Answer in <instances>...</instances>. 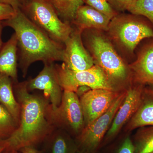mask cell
<instances>
[{
	"instance_id": "6da1fadb",
	"label": "cell",
	"mask_w": 153,
	"mask_h": 153,
	"mask_svg": "<svg viewBox=\"0 0 153 153\" xmlns=\"http://www.w3.org/2000/svg\"><path fill=\"white\" fill-rule=\"evenodd\" d=\"M13 91L21 108L19 126L10 137L0 140L6 152L19 151L44 142L54 130L49 117L50 103L44 95L30 94L26 81L13 83Z\"/></svg>"
},
{
	"instance_id": "7a4b0ae2",
	"label": "cell",
	"mask_w": 153,
	"mask_h": 153,
	"mask_svg": "<svg viewBox=\"0 0 153 153\" xmlns=\"http://www.w3.org/2000/svg\"><path fill=\"white\" fill-rule=\"evenodd\" d=\"M4 27L15 31L17 39L18 66L23 77L30 66L37 61L45 64L63 61L64 45L51 39L26 16L21 9L11 19L2 22Z\"/></svg>"
},
{
	"instance_id": "3957f363",
	"label": "cell",
	"mask_w": 153,
	"mask_h": 153,
	"mask_svg": "<svg viewBox=\"0 0 153 153\" xmlns=\"http://www.w3.org/2000/svg\"><path fill=\"white\" fill-rule=\"evenodd\" d=\"M81 36L94 65L101 68L113 89L120 91L126 89L132 84L129 64L118 53L105 32L86 29Z\"/></svg>"
},
{
	"instance_id": "277c9868",
	"label": "cell",
	"mask_w": 153,
	"mask_h": 153,
	"mask_svg": "<svg viewBox=\"0 0 153 153\" xmlns=\"http://www.w3.org/2000/svg\"><path fill=\"white\" fill-rule=\"evenodd\" d=\"M105 33L119 54L129 64L135 59L138 44L146 38H153V26L145 17L122 13L111 20Z\"/></svg>"
},
{
	"instance_id": "5b68a950",
	"label": "cell",
	"mask_w": 153,
	"mask_h": 153,
	"mask_svg": "<svg viewBox=\"0 0 153 153\" xmlns=\"http://www.w3.org/2000/svg\"><path fill=\"white\" fill-rule=\"evenodd\" d=\"M20 9L31 22L57 43L64 45L73 31V26L62 21L45 0H27Z\"/></svg>"
},
{
	"instance_id": "8992f818",
	"label": "cell",
	"mask_w": 153,
	"mask_h": 153,
	"mask_svg": "<svg viewBox=\"0 0 153 153\" xmlns=\"http://www.w3.org/2000/svg\"><path fill=\"white\" fill-rule=\"evenodd\" d=\"M49 113V119L55 128L65 130L75 138L85 128L79 97L75 92L63 91L60 105L53 108L50 104Z\"/></svg>"
},
{
	"instance_id": "52a82bcc",
	"label": "cell",
	"mask_w": 153,
	"mask_h": 153,
	"mask_svg": "<svg viewBox=\"0 0 153 153\" xmlns=\"http://www.w3.org/2000/svg\"><path fill=\"white\" fill-rule=\"evenodd\" d=\"M55 65L59 82L63 91L76 93L78 88L82 86H87L91 89L102 88L114 90L104 72L96 65L80 71H71L63 64Z\"/></svg>"
},
{
	"instance_id": "ba28073f",
	"label": "cell",
	"mask_w": 153,
	"mask_h": 153,
	"mask_svg": "<svg viewBox=\"0 0 153 153\" xmlns=\"http://www.w3.org/2000/svg\"><path fill=\"white\" fill-rule=\"evenodd\" d=\"M126 89L121 92L106 112L85 126L75 138L79 149L88 153H93L97 149L109 130L116 113L125 97Z\"/></svg>"
},
{
	"instance_id": "9c48e42d",
	"label": "cell",
	"mask_w": 153,
	"mask_h": 153,
	"mask_svg": "<svg viewBox=\"0 0 153 153\" xmlns=\"http://www.w3.org/2000/svg\"><path fill=\"white\" fill-rule=\"evenodd\" d=\"M123 91L91 89L79 97L85 127L106 112Z\"/></svg>"
},
{
	"instance_id": "30bf717a",
	"label": "cell",
	"mask_w": 153,
	"mask_h": 153,
	"mask_svg": "<svg viewBox=\"0 0 153 153\" xmlns=\"http://www.w3.org/2000/svg\"><path fill=\"white\" fill-rule=\"evenodd\" d=\"M73 27L72 33L64 43L62 64L71 71H80L89 69L94 64L82 42V31Z\"/></svg>"
},
{
	"instance_id": "8fae6325",
	"label": "cell",
	"mask_w": 153,
	"mask_h": 153,
	"mask_svg": "<svg viewBox=\"0 0 153 153\" xmlns=\"http://www.w3.org/2000/svg\"><path fill=\"white\" fill-rule=\"evenodd\" d=\"M135 54V59L129 64L132 83L153 86V38L143 40Z\"/></svg>"
},
{
	"instance_id": "7c38bea8",
	"label": "cell",
	"mask_w": 153,
	"mask_h": 153,
	"mask_svg": "<svg viewBox=\"0 0 153 153\" xmlns=\"http://www.w3.org/2000/svg\"><path fill=\"white\" fill-rule=\"evenodd\" d=\"M29 91H43L44 97L50 102L52 108L59 106L62 101L63 90L59 82L55 64H45L35 78L26 81Z\"/></svg>"
},
{
	"instance_id": "4fadbf2b",
	"label": "cell",
	"mask_w": 153,
	"mask_h": 153,
	"mask_svg": "<svg viewBox=\"0 0 153 153\" xmlns=\"http://www.w3.org/2000/svg\"><path fill=\"white\" fill-rule=\"evenodd\" d=\"M146 85L133 84L126 89V94L117 111L105 140L108 141L116 136L127 123L139 106L144 88Z\"/></svg>"
},
{
	"instance_id": "5bb4252c",
	"label": "cell",
	"mask_w": 153,
	"mask_h": 153,
	"mask_svg": "<svg viewBox=\"0 0 153 153\" xmlns=\"http://www.w3.org/2000/svg\"><path fill=\"white\" fill-rule=\"evenodd\" d=\"M147 126H153V86L149 85L145 86L139 106L125 129L130 131Z\"/></svg>"
},
{
	"instance_id": "9a60e30c",
	"label": "cell",
	"mask_w": 153,
	"mask_h": 153,
	"mask_svg": "<svg viewBox=\"0 0 153 153\" xmlns=\"http://www.w3.org/2000/svg\"><path fill=\"white\" fill-rule=\"evenodd\" d=\"M111 20L90 6L83 4L77 9L71 25L82 31L94 29L106 32Z\"/></svg>"
},
{
	"instance_id": "2e32d148",
	"label": "cell",
	"mask_w": 153,
	"mask_h": 153,
	"mask_svg": "<svg viewBox=\"0 0 153 153\" xmlns=\"http://www.w3.org/2000/svg\"><path fill=\"white\" fill-rule=\"evenodd\" d=\"M18 56L17 39L14 33L0 50V74L10 76L13 83L19 82L18 77Z\"/></svg>"
},
{
	"instance_id": "e0dca14e",
	"label": "cell",
	"mask_w": 153,
	"mask_h": 153,
	"mask_svg": "<svg viewBox=\"0 0 153 153\" xmlns=\"http://www.w3.org/2000/svg\"><path fill=\"white\" fill-rule=\"evenodd\" d=\"M73 137L65 130L55 128L44 140V152L76 153L79 150V147L76 140Z\"/></svg>"
},
{
	"instance_id": "ac0fdd59",
	"label": "cell",
	"mask_w": 153,
	"mask_h": 153,
	"mask_svg": "<svg viewBox=\"0 0 153 153\" xmlns=\"http://www.w3.org/2000/svg\"><path fill=\"white\" fill-rule=\"evenodd\" d=\"M13 85V82L10 76L0 74V104L8 111L19 125L21 108L14 94Z\"/></svg>"
},
{
	"instance_id": "d6986e66",
	"label": "cell",
	"mask_w": 153,
	"mask_h": 153,
	"mask_svg": "<svg viewBox=\"0 0 153 153\" xmlns=\"http://www.w3.org/2000/svg\"><path fill=\"white\" fill-rule=\"evenodd\" d=\"M45 1L52 6L62 21L71 25L77 9L79 7L84 4V0Z\"/></svg>"
},
{
	"instance_id": "ffe728a7",
	"label": "cell",
	"mask_w": 153,
	"mask_h": 153,
	"mask_svg": "<svg viewBox=\"0 0 153 153\" xmlns=\"http://www.w3.org/2000/svg\"><path fill=\"white\" fill-rule=\"evenodd\" d=\"M133 143L134 153H153V126L138 128Z\"/></svg>"
},
{
	"instance_id": "44dd1931",
	"label": "cell",
	"mask_w": 153,
	"mask_h": 153,
	"mask_svg": "<svg viewBox=\"0 0 153 153\" xmlns=\"http://www.w3.org/2000/svg\"><path fill=\"white\" fill-rule=\"evenodd\" d=\"M19 125L7 110L0 104V140L11 135Z\"/></svg>"
},
{
	"instance_id": "7402d4cb",
	"label": "cell",
	"mask_w": 153,
	"mask_h": 153,
	"mask_svg": "<svg viewBox=\"0 0 153 153\" xmlns=\"http://www.w3.org/2000/svg\"><path fill=\"white\" fill-rule=\"evenodd\" d=\"M128 12L145 17L153 26V0H137L134 6Z\"/></svg>"
},
{
	"instance_id": "603a6c76",
	"label": "cell",
	"mask_w": 153,
	"mask_h": 153,
	"mask_svg": "<svg viewBox=\"0 0 153 153\" xmlns=\"http://www.w3.org/2000/svg\"><path fill=\"white\" fill-rule=\"evenodd\" d=\"M84 4L104 14L111 20L120 13L113 8L106 0H84Z\"/></svg>"
},
{
	"instance_id": "cb8c5ba5",
	"label": "cell",
	"mask_w": 153,
	"mask_h": 153,
	"mask_svg": "<svg viewBox=\"0 0 153 153\" xmlns=\"http://www.w3.org/2000/svg\"><path fill=\"white\" fill-rule=\"evenodd\" d=\"M111 7L119 13L130 10L134 6L137 0H106Z\"/></svg>"
},
{
	"instance_id": "d4e9b609",
	"label": "cell",
	"mask_w": 153,
	"mask_h": 153,
	"mask_svg": "<svg viewBox=\"0 0 153 153\" xmlns=\"http://www.w3.org/2000/svg\"><path fill=\"white\" fill-rule=\"evenodd\" d=\"M17 10L10 5L0 3V22L13 18L16 13Z\"/></svg>"
},
{
	"instance_id": "484cf974",
	"label": "cell",
	"mask_w": 153,
	"mask_h": 153,
	"mask_svg": "<svg viewBox=\"0 0 153 153\" xmlns=\"http://www.w3.org/2000/svg\"><path fill=\"white\" fill-rule=\"evenodd\" d=\"M117 153H134V146L130 137H127L124 140Z\"/></svg>"
},
{
	"instance_id": "4316f807",
	"label": "cell",
	"mask_w": 153,
	"mask_h": 153,
	"mask_svg": "<svg viewBox=\"0 0 153 153\" xmlns=\"http://www.w3.org/2000/svg\"><path fill=\"white\" fill-rule=\"evenodd\" d=\"M19 151L21 153H45L44 151L39 150L34 146L25 147Z\"/></svg>"
},
{
	"instance_id": "83f0119b",
	"label": "cell",
	"mask_w": 153,
	"mask_h": 153,
	"mask_svg": "<svg viewBox=\"0 0 153 153\" xmlns=\"http://www.w3.org/2000/svg\"><path fill=\"white\" fill-rule=\"evenodd\" d=\"M0 3L10 5L16 10L20 8L22 6L19 0H0Z\"/></svg>"
},
{
	"instance_id": "f1b7e54d",
	"label": "cell",
	"mask_w": 153,
	"mask_h": 153,
	"mask_svg": "<svg viewBox=\"0 0 153 153\" xmlns=\"http://www.w3.org/2000/svg\"><path fill=\"white\" fill-rule=\"evenodd\" d=\"M1 22H0V50L1 49L4 43H3L2 40V33L3 29L4 28Z\"/></svg>"
},
{
	"instance_id": "f546056e",
	"label": "cell",
	"mask_w": 153,
	"mask_h": 153,
	"mask_svg": "<svg viewBox=\"0 0 153 153\" xmlns=\"http://www.w3.org/2000/svg\"><path fill=\"white\" fill-rule=\"evenodd\" d=\"M6 153H21V152L18 151H10V152H6Z\"/></svg>"
},
{
	"instance_id": "4dcf8cb0",
	"label": "cell",
	"mask_w": 153,
	"mask_h": 153,
	"mask_svg": "<svg viewBox=\"0 0 153 153\" xmlns=\"http://www.w3.org/2000/svg\"><path fill=\"white\" fill-rule=\"evenodd\" d=\"M5 150V148L2 146H0V153H2Z\"/></svg>"
},
{
	"instance_id": "1f68e13d",
	"label": "cell",
	"mask_w": 153,
	"mask_h": 153,
	"mask_svg": "<svg viewBox=\"0 0 153 153\" xmlns=\"http://www.w3.org/2000/svg\"><path fill=\"white\" fill-rule=\"evenodd\" d=\"M76 153H88L85 152V151L79 149Z\"/></svg>"
},
{
	"instance_id": "d6a6232c",
	"label": "cell",
	"mask_w": 153,
	"mask_h": 153,
	"mask_svg": "<svg viewBox=\"0 0 153 153\" xmlns=\"http://www.w3.org/2000/svg\"><path fill=\"white\" fill-rule=\"evenodd\" d=\"M19 1H20V3H21V4H22L25 2V1H27V0H19Z\"/></svg>"
}]
</instances>
